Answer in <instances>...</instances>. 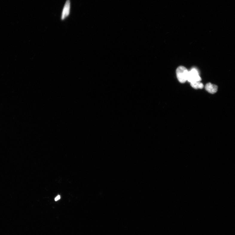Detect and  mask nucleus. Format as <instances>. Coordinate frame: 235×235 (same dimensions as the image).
I'll use <instances>...</instances> for the list:
<instances>
[{
	"instance_id": "1",
	"label": "nucleus",
	"mask_w": 235,
	"mask_h": 235,
	"mask_svg": "<svg viewBox=\"0 0 235 235\" xmlns=\"http://www.w3.org/2000/svg\"><path fill=\"white\" fill-rule=\"evenodd\" d=\"M188 71L186 67L181 66L176 70V76L178 80L181 83H184L187 81Z\"/></svg>"
},
{
	"instance_id": "2",
	"label": "nucleus",
	"mask_w": 235,
	"mask_h": 235,
	"mask_svg": "<svg viewBox=\"0 0 235 235\" xmlns=\"http://www.w3.org/2000/svg\"><path fill=\"white\" fill-rule=\"evenodd\" d=\"M202 78L199 75L198 70L195 68H192L188 71L187 81L190 83L195 82L201 81Z\"/></svg>"
},
{
	"instance_id": "3",
	"label": "nucleus",
	"mask_w": 235,
	"mask_h": 235,
	"mask_svg": "<svg viewBox=\"0 0 235 235\" xmlns=\"http://www.w3.org/2000/svg\"><path fill=\"white\" fill-rule=\"evenodd\" d=\"M70 2L69 0H67L64 6L62 13V19H65L69 15L70 11Z\"/></svg>"
},
{
	"instance_id": "4",
	"label": "nucleus",
	"mask_w": 235,
	"mask_h": 235,
	"mask_svg": "<svg viewBox=\"0 0 235 235\" xmlns=\"http://www.w3.org/2000/svg\"><path fill=\"white\" fill-rule=\"evenodd\" d=\"M205 88L206 91L210 94H214L218 91V86L210 83L206 84Z\"/></svg>"
},
{
	"instance_id": "5",
	"label": "nucleus",
	"mask_w": 235,
	"mask_h": 235,
	"mask_svg": "<svg viewBox=\"0 0 235 235\" xmlns=\"http://www.w3.org/2000/svg\"><path fill=\"white\" fill-rule=\"evenodd\" d=\"M191 86L196 89H202L204 87V85L201 81H196L190 83Z\"/></svg>"
},
{
	"instance_id": "6",
	"label": "nucleus",
	"mask_w": 235,
	"mask_h": 235,
	"mask_svg": "<svg viewBox=\"0 0 235 235\" xmlns=\"http://www.w3.org/2000/svg\"><path fill=\"white\" fill-rule=\"evenodd\" d=\"M60 198V196L59 195L55 199V200L56 201H57L59 200Z\"/></svg>"
}]
</instances>
